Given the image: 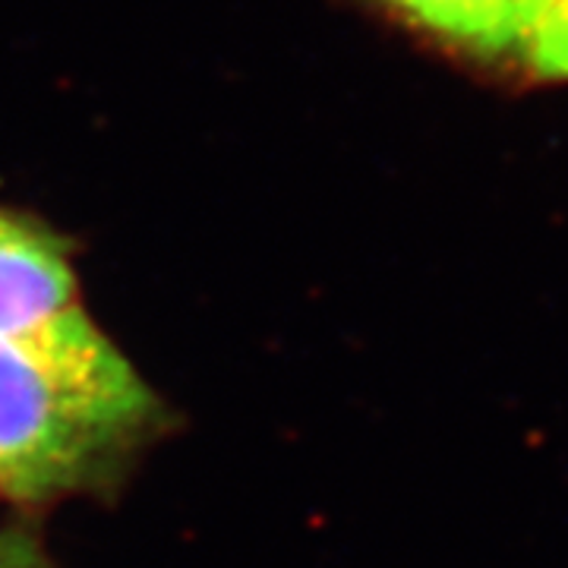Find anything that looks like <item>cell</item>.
I'll list each match as a JSON object with an SVG mask.
<instances>
[{
    "label": "cell",
    "mask_w": 568,
    "mask_h": 568,
    "mask_svg": "<svg viewBox=\"0 0 568 568\" xmlns=\"http://www.w3.org/2000/svg\"><path fill=\"white\" fill-rule=\"evenodd\" d=\"M155 417V395H111L0 342V493L17 503L89 487Z\"/></svg>",
    "instance_id": "cell-1"
},
{
    "label": "cell",
    "mask_w": 568,
    "mask_h": 568,
    "mask_svg": "<svg viewBox=\"0 0 568 568\" xmlns=\"http://www.w3.org/2000/svg\"><path fill=\"white\" fill-rule=\"evenodd\" d=\"M0 342L22 347L85 386L145 398L118 347L92 323L63 244L36 222L0 209Z\"/></svg>",
    "instance_id": "cell-2"
},
{
    "label": "cell",
    "mask_w": 568,
    "mask_h": 568,
    "mask_svg": "<svg viewBox=\"0 0 568 568\" xmlns=\"http://www.w3.org/2000/svg\"><path fill=\"white\" fill-rule=\"evenodd\" d=\"M407 22L474 58H521L537 0H386Z\"/></svg>",
    "instance_id": "cell-3"
},
{
    "label": "cell",
    "mask_w": 568,
    "mask_h": 568,
    "mask_svg": "<svg viewBox=\"0 0 568 568\" xmlns=\"http://www.w3.org/2000/svg\"><path fill=\"white\" fill-rule=\"evenodd\" d=\"M518 63L540 80H568V0H537Z\"/></svg>",
    "instance_id": "cell-4"
},
{
    "label": "cell",
    "mask_w": 568,
    "mask_h": 568,
    "mask_svg": "<svg viewBox=\"0 0 568 568\" xmlns=\"http://www.w3.org/2000/svg\"><path fill=\"white\" fill-rule=\"evenodd\" d=\"M0 568H54L41 544L22 528H0Z\"/></svg>",
    "instance_id": "cell-5"
}]
</instances>
